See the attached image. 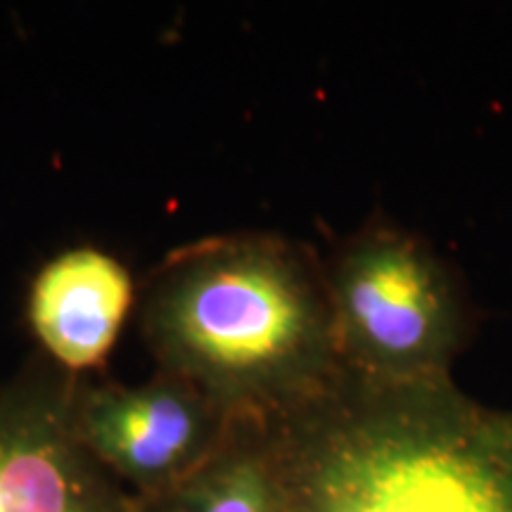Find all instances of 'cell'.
I'll return each mask as SVG.
<instances>
[{"instance_id": "cell-1", "label": "cell", "mask_w": 512, "mask_h": 512, "mask_svg": "<svg viewBox=\"0 0 512 512\" xmlns=\"http://www.w3.org/2000/svg\"><path fill=\"white\" fill-rule=\"evenodd\" d=\"M138 320L159 373L238 420L271 422L344 373L325 264L280 235L176 249L140 287Z\"/></svg>"}, {"instance_id": "cell-2", "label": "cell", "mask_w": 512, "mask_h": 512, "mask_svg": "<svg viewBox=\"0 0 512 512\" xmlns=\"http://www.w3.org/2000/svg\"><path fill=\"white\" fill-rule=\"evenodd\" d=\"M266 434L285 512H512V415L451 377L392 384L344 370Z\"/></svg>"}, {"instance_id": "cell-3", "label": "cell", "mask_w": 512, "mask_h": 512, "mask_svg": "<svg viewBox=\"0 0 512 512\" xmlns=\"http://www.w3.org/2000/svg\"><path fill=\"white\" fill-rule=\"evenodd\" d=\"M342 368L370 382L451 377L467 311L456 278L420 238L368 226L325 264Z\"/></svg>"}, {"instance_id": "cell-4", "label": "cell", "mask_w": 512, "mask_h": 512, "mask_svg": "<svg viewBox=\"0 0 512 512\" xmlns=\"http://www.w3.org/2000/svg\"><path fill=\"white\" fill-rule=\"evenodd\" d=\"M72 422L81 446L131 496L176 484L207 463L238 418L169 373L140 384L79 377Z\"/></svg>"}, {"instance_id": "cell-5", "label": "cell", "mask_w": 512, "mask_h": 512, "mask_svg": "<svg viewBox=\"0 0 512 512\" xmlns=\"http://www.w3.org/2000/svg\"><path fill=\"white\" fill-rule=\"evenodd\" d=\"M76 382L38 354L0 384V512H133V496L76 437Z\"/></svg>"}, {"instance_id": "cell-6", "label": "cell", "mask_w": 512, "mask_h": 512, "mask_svg": "<svg viewBox=\"0 0 512 512\" xmlns=\"http://www.w3.org/2000/svg\"><path fill=\"white\" fill-rule=\"evenodd\" d=\"M136 299L131 273L117 256L95 247L57 254L29 292V323L41 354L76 377L102 368Z\"/></svg>"}, {"instance_id": "cell-7", "label": "cell", "mask_w": 512, "mask_h": 512, "mask_svg": "<svg viewBox=\"0 0 512 512\" xmlns=\"http://www.w3.org/2000/svg\"><path fill=\"white\" fill-rule=\"evenodd\" d=\"M133 512H285L266 422H235L207 463L162 491L133 496Z\"/></svg>"}]
</instances>
